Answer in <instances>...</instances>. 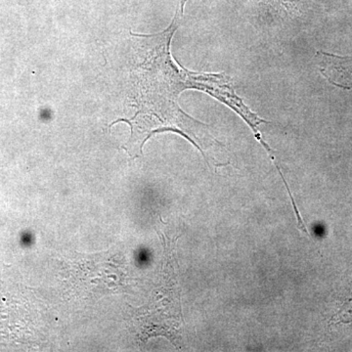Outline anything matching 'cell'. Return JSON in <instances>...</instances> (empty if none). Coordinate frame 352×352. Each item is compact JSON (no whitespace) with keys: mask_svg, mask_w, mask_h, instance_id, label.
<instances>
[{"mask_svg":"<svg viewBox=\"0 0 352 352\" xmlns=\"http://www.w3.org/2000/svg\"><path fill=\"white\" fill-rule=\"evenodd\" d=\"M316 58L319 71L331 85L342 89H352V56L319 51Z\"/></svg>","mask_w":352,"mask_h":352,"instance_id":"1","label":"cell"}]
</instances>
